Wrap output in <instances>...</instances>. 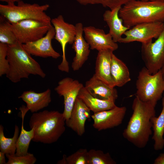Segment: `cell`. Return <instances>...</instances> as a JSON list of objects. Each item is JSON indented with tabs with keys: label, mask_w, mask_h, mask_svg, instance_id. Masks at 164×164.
Masks as SVG:
<instances>
[{
	"label": "cell",
	"mask_w": 164,
	"mask_h": 164,
	"mask_svg": "<svg viewBox=\"0 0 164 164\" xmlns=\"http://www.w3.org/2000/svg\"><path fill=\"white\" fill-rule=\"evenodd\" d=\"M155 108L136 96L133 100L132 114L122 135L125 138L138 148L146 146L152 134V119L155 116Z\"/></svg>",
	"instance_id": "6da1fadb"
},
{
	"label": "cell",
	"mask_w": 164,
	"mask_h": 164,
	"mask_svg": "<svg viewBox=\"0 0 164 164\" xmlns=\"http://www.w3.org/2000/svg\"><path fill=\"white\" fill-rule=\"evenodd\" d=\"M65 122L63 113L58 111L46 110L33 113L29 123L34 130L32 141L46 144L56 142L65 132Z\"/></svg>",
	"instance_id": "7a4b0ae2"
},
{
	"label": "cell",
	"mask_w": 164,
	"mask_h": 164,
	"mask_svg": "<svg viewBox=\"0 0 164 164\" xmlns=\"http://www.w3.org/2000/svg\"><path fill=\"white\" fill-rule=\"evenodd\" d=\"M124 25L131 28L142 23L164 22V1L129 0L119 13Z\"/></svg>",
	"instance_id": "3957f363"
},
{
	"label": "cell",
	"mask_w": 164,
	"mask_h": 164,
	"mask_svg": "<svg viewBox=\"0 0 164 164\" xmlns=\"http://www.w3.org/2000/svg\"><path fill=\"white\" fill-rule=\"evenodd\" d=\"M7 58L9 66L6 77L13 83L19 82L23 78H28L30 75H38L43 78L46 77V74L39 63L19 41L8 46Z\"/></svg>",
	"instance_id": "277c9868"
},
{
	"label": "cell",
	"mask_w": 164,
	"mask_h": 164,
	"mask_svg": "<svg viewBox=\"0 0 164 164\" xmlns=\"http://www.w3.org/2000/svg\"><path fill=\"white\" fill-rule=\"evenodd\" d=\"M17 3L0 4L1 15L11 24L26 19L51 22L50 17L45 12L50 7L49 4H30L23 1Z\"/></svg>",
	"instance_id": "5b68a950"
},
{
	"label": "cell",
	"mask_w": 164,
	"mask_h": 164,
	"mask_svg": "<svg viewBox=\"0 0 164 164\" xmlns=\"http://www.w3.org/2000/svg\"><path fill=\"white\" fill-rule=\"evenodd\" d=\"M136 96L154 107L164 92V78L161 70L151 74L145 67L139 72L136 82Z\"/></svg>",
	"instance_id": "8992f818"
},
{
	"label": "cell",
	"mask_w": 164,
	"mask_h": 164,
	"mask_svg": "<svg viewBox=\"0 0 164 164\" xmlns=\"http://www.w3.org/2000/svg\"><path fill=\"white\" fill-rule=\"evenodd\" d=\"M18 41L22 44L35 41L43 37L53 26L51 22L26 19L12 24Z\"/></svg>",
	"instance_id": "52a82bcc"
},
{
	"label": "cell",
	"mask_w": 164,
	"mask_h": 164,
	"mask_svg": "<svg viewBox=\"0 0 164 164\" xmlns=\"http://www.w3.org/2000/svg\"><path fill=\"white\" fill-rule=\"evenodd\" d=\"M142 44L141 55L145 67L150 74H155L164 64V26L162 32L154 42Z\"/></svg>",
	"instance_id": "ba28073f"
},
{
	"label": "cell",
	"mask_w": 164,
	"mask_h": 164,
	"mask_svg": "<svg viewBox=\"0 0 164 164\" xmlns=\"http://www.w3.org/2000/svg\"><path fill=\"white\" fill-rule=\"evenodd\" d=\"M51 23L55 30L54 38L60 44L62 49V61L58 68L62 71L68 73L69 67L66 58V47L67 44L73 43L76 34L75 26L66 22L61 15L51 19Z\"/></svg>",
	"instance_id": "9c48e42d"
},
{
	"label": "cell",
	"mask_w": 164,
	"mask_h": 164,
	"mask_svg": "<svg viewBox=\"0 0 164 164\" xmlns=\"http://www.w3.org/2000/svg\"><path fill=\"white\" fill-rule=\"evenodd\" d=\"M164 22L143 23L136 25L130 28L124 33L119 43H129L138 42L142 44L152 41L153 38L157 39L162 32Z\"/></svg>",
	"instance_id": "30bf717a"
},
{
	"label": "cell",
	"mask_w": 164,
	"mask_h": 164,
	"mask_svg": "<svg viewBox=\"0 0 164 164\" xmlns=\"http://www.w3.org/2000/svg\"><path fill=\"white\" fill-rule=\"evenodd\" d=\"M84 87L78 80L66 77L58 82L55 90L64 99V108L63 114L66 121L69 118L73 105L81 89Z\"/></svg>",
	"instance_id": "8fae6325"
},
{
	"label": "cell",
	"mask_w": 164,
	"mask_h": 164,
	"mask_svg": "<svg viewBox=\"0 0 164 164\" xmlns=\"http://www.w3.org/2000/svg\"><path fill=\"white\" fill-rule=\"evenodd\" d=\"M126 111L125 107L116 106L110 109L94 113L91 116L93 127L98 131L117 127L122 123Z\"/></svg>",
	"instance_id": "7c38bea8"
},
{
	"label": "cell",
	"mask_w": 164,
	"mask_h": 164,
	"mask_svg": "<svg viewBox=\"0 0 164 164\" xmlns=\"http://www.w3.org/2000/svg\"><path fill=\"white\" fill-rule=\"evenodd\" d=\"M55 34V30L53 26L43 37L35 41L23 44V47L31 55L57 59L60 56V55L54 49L51 43Z\"/></svg>",
	"instance_id": "4fadbf2b"
},
{
	"label": "cell",
	"mask_w": 164,
	"mask_h": 164,
	"mask_svg": "<svg viewBox=\"0 0 164 164\" xmlns=\"http://www.w3.org/2000/svg\"><path fill=\"white\" fill-rule=\"evenodd\" d=\"M83 31L85 39L91 49L98 51L110 50L114 51L118 49V44L114 41L110 34H106L103 29L90 26L84 27Z\"/></svg>",
	"instance_id": "5bb4252c"
},
{
	"label": "cell",
	"mask_w": 164,
	"mask_h": 164,
	"mask_svg": "<svg viewBox=\"0 0 164 164\" xmlns=\"http://www.w3.org/2000/svg\"><path fill=\"white\" fill-rule=\"evenodd\" d=\"M75 26L76 34L72 48L76 54L71 64V67L74 71L81 68L87 60L90 51V46L83 36L84 27L82 24L77 23Z\"/></svg>",
	"instance_id": "9a60e30c"
},
{
	"label": "cell",
	"mask_w": 164,
	"mask_h": 164,
	"mask_svg": "<svg viewBox=\"0 0 164 164\" xmlns=\"http://www.w3.org/2000/svg\"><path fill=\"white\" fill-rule=\"evenodd\" d=\"M90 110L83 101L77 97L69 119L66 121L67 126L80 136L85 132V124L90 117Z\"/></svg>",
	"instance_id": "2e32d148"
},
{
	"label": "cell",
	"mask_w": 164,
	"mask_h": 164,
	"mask_svg": "<svg viewBox=\"0 0 164 164\" xmlns=\"http://www.w3.org/2000/svg\"><path fill=\"white\" fill-rule=\"evenodd\" d=\"M113 51L106 50L98 51L96 58L95 75L100 80L114 87L111 75V66Z\"/></svg>",
	"instance_id": "e0dca14e"
},
{
	"label": "cell",
	"mask_w": 164,
	"mask_h": 164,
	"mask_svg": "<svg viewBox=\"0 0 164 164\" xmlns=\"http://www.w3.org/2000/svg\"><path fill=\"white\" fill-rule=\"evenodd\" d=\"M84 87L92 96L100 99L115 101L118 97L115 88L106 84L94 74L86 82Z\"/></svg>",
	"instance_id": "ac0fdd59"
},
{
	"label": "cell",
	"mask_w": 164,
	"mask_h": 164,
	"mask_svg": "<svg viewBox=\"0 0 164 164\" xmlns=\"http://www.w3.org/2000/svg\"><path fill=\"white\" fill-rule=\"evenodd\" d=\"M26 104V107L32 113L38 111L47 107L51 101V91L48 89L45 91L36 93L33 91H24L19 97Z\"/></svg>",
	"instance_id": "d6986e66"
},
{
	"label": "cell",
	"mask_w": 164,
	"mask_h": 164,
	"mask_svg": "<svg viewBox=\"0 0 164 164\" xmlns=\"http://www.w3.org/2000/svg\"><path fill=\"white\" fill-rule=\"evenodd\" d=\"M121 7L106 10L103 15V20L109 29V33L115 43L119 42L122 36L130 28L124 25L122 20L119 16V11Z\"/></svg>",
	"instance_id": "ffe728a7"
},
{
	"label": "cell",
	"mask_w": 164,
	"mask_h": 164,
	"mask_svg": "<svg viewBox=\"0 0 164 164\" xmlns=\"http://www.w3.org/2000/svg\"><path fill=\"white\" fill-rule=\"evenodd\" d=\"M77 97L82 100L94 113L109 110L116 106L114 101L101 100L93 96L84 86L80 90Z\"/></svg>",
	"instance_id": "44dd1931"
},
{
	"label": "cell",
	"mask_w": 164,
	"mask_h": 164,
	"mask_svg": "<svg viewBox=\"0 0 164 164\" xmlns=\"http://www.w3.org/2000/svg\"><path fill=\"white\" fill-rule=\"evenodd\" d=\"M111 75L115 87H122L131 80L128 67L114 54L112 58Z\"/></svg>",
	"instance_id": "7402d4cb"
},
{
	"label": "cell",
	"mask_w": 164,
	"mask_h": 164,
	"mask_svg": "<svg viewBox=\"0 0 164 164\" xmlns=\"http://www.w3.org/2000/svg\"><path fill=\"white\" fill-rule=\"evenodd\" d=\"M19 110L21 112L22 124L21 132L19 135L16 144V149L15 155H23L28 153V150L31 141L32 140L34 135L33 128L29 131L26 130L24 127V118L26 113L29 111L24 105L20 108Z\"/></svg>",
	"instance_id": "603a6c76"
},
{
	"label": "cell",
	"mask_w": 164,
	"mask_h": 164,
	"mask_svg": "<svg viewBox=\"0 0 164 164\" xmlns=\"http://www.w3.org/2000/svg\"><path fill=\"white\" fill-rule=\"evenodd\" d=\"M162 104V109L159 116H155L152 119L153 131L152 138L154 141V149L156 151L162 150L164 146V92Z\"/></svg>",
	"instance_id": "cb8c5ba5"
},
{
	"label": "cell",
	"mask_w": 164,
	"mask_h": 164,
	"mask_svg": "<svg viewBox=\"0 0 164 164\" xmlns=\"http://www.w3.org/2000/svg\"><path fill=\"white\" fill-rule=\"evenodd\" d=\"M19 128L15 125L14 135L12 138H7L4 135V127L0 125V151L6 154L14 155L16 149V144L19 136Z\"/></svg>",
	"instance_id": "d4e9b609"
},
{
	"label": "cell",
	"mask_w": 164,
	"mask_h": 164,
	"mask_svg": "<svg viewBox=\"0 0 164 164\" xmlns=\"http://www.w3.org/2000/svg\"><path fill=\"white\" fill-rule=\"evenodd\" d=\"M18 41L12 28V24L0 16V43L10 46Z\"/></svg>",
	"instance_id": "484cf974"
},
{
	"label": "cell",
	"mask_w": 164,
	"mask_h": 164,
	"mask_svg": "<svg viewBox=\"0 0 164 164\" xmlns=\"http://www.w3.org/2000/svg\"><path fill=\"white\" fill-rule=\"evenodd\" d=\"M88 164H116L110 154L101 150L91 149L88 151Z\"/></svg>",
	"instance_id": "4316f807"
},
{
	"label": "cell",
	"mask_w": 164,
	"mask_h": 164,
	"mask_svg": "<svg viewBox=\"0 0 164 164\" xmlns=\"http://www.w3.org/2000/svg\"><path fill=\"white\" fill-rule=\"evenodd\" d=\"M83 5L100 4L105 7L109 8L111 10L121 7L129 0H75Z\"/></svg>",
	"instance_id": "83f0119b"
},
{
	"label": "cell",
	"mask_w": 164,
	"mask_h": 164,
	"mask_svg": "<svg viewBox=\"0 0 164 164\" xmlns=\"http://www.w3.org/2000/svg\"><path fill=\"white\" fill-rule=\"evenodd\" d=\"M5 155L8 159L6 164H34L37 160L33 154L29 152L23 155L6 154Z\"/></svg>",
	"instance_id": "f1b7e54d"
},
{
	"label": "cell",
	"mask_w": 164,
	"mask_h": 164,
	"mask_svg": "<svg viewBox=\"0 0 164 164\" xmlns=\"http://www.w3.org/2000/svg\"><path fill=\"white\" fill-rule=\"evenodd\" d=\"M67 164H88V151L86 149H80L66 157Z\"/></svg>",
	"instance_id": "f546056e"
},
{
	"label": "cell",
	"mask_w": 164,
	"mask_h": 164,
	"mask_svg": "<svg viewBox=\"0 0 164 164\" xmlns=\"http://www.w3.org/2000/svg\"><path fill=\"white\" fill-rule=\"evenodd\" d=\"M8 46L0 43V76L6 75L9 69V63L7 58Z\"/></svg>",
	"instance_id": "4dcf8cb0"
},
{
	"label": "cell",
	"mask_w": 164,
	"mask_h": 164,
	"mask_svg": "<svg viewBox=\"0 0 164 164\" xmlns=\"http://www.w3.org/2000/svg\"><path fill=\"white\" fill-rule=\"evenodd\" d=\"M154 164H164V153H161L154 161Z\"/></svg>",
	"instance_id": "1f68e13d"
},
{
	"label": "cell",
	"mask_w": 164,
	"mask_h": 164,
	"mask_svg": "<svg viewBox=\"0 0 164 164\" xmlns=\"http://www.w3.org/2000/svg\"><path fill=\"white\" fill-rule=\"evenodd\" d=\"M5 155L4 152L0 151V164H6Z\"/></svg>",
	"instance_id": "d6a6232c"
},
{
	"label": "cell",
	"mask_w": 164,
	"mask_h": 164,
	"mask_svg": "<svg viewBox=\"0 0 164 164\" xmlns=\"http://www.w3.org/2000/svg\"><path fill=\"white\" fill-rule=\"evenodd\" d=\"M66 156L65 155H63V159L59 161L57 163L60 164H67V162L66 161Z\"/></svg>",
	"instance_id": "836d02e7"
},
{
	"label": "cell",
	"mask_w": 164,
	"mask_h": 164,
	"mask_svg": "<svg viewBox=\"0 0 164 164\" xmlns=\"http://www.w3.org/2000/svg\"><path fill=\"white\" fill-rule=\"evenodd\" d=\"M2 2H5L7 3H15L18 2L19 1H23V0H0Z\"/></svg>",
	"instance_id": "e575fe53"
},
{
	"label": "cell",
	"mask_w": 164,
	"mask_h": 164,
	"mask_svg": "<svg viewBox=\"0 0 164 164\" xmlns=\"http://www.w3.org/2000/svg\"><path fill=\"white\" fill-rule=\"evenodd\" d=\"M161 70L162 71V75H163V77L164 78V64L163 67H162V68L161 69Z\"/></svg>",
	"instance_id": "d590c367"
},
{
	"label": "cell",
	"mask_w": 164,
	"mask_h": 164,
	"mask_svg": "<svg viewBox=\"0 0 164 164\" xmlns=\"http://www.w3.org/2000/svg\"><path fill=\"white\" fill-rule=\"evenodd\" d=\"M138 0V1H154L155 0Z\"/></svg>",
	"instance_id": "8d00e7d4"
},
{
	"label": "cell",
	"mask_w": 164,
	"mask_h": 164,
	"mask_svg": "<svg viewBox=\"0 0 164 164\" xmlns=\"http://www.w3.org/2000/svg\"></svg>",
	"instance_id": "74e56055"
},
{
	"label": "cell",
	"mask_w": 164,
	"mask_h": 164,
	"mask_svg": "<svg viewBox=\"0 0 164 164\" xmlns=\"http://www.w3.org/2000/svg\"><path fill=\"white\" fill-rule=\"evenodd\" d=\"M162 0V1H164V0Z\"/></svg>",
	"instance_id": "f35d334b"
}]
</instances>
